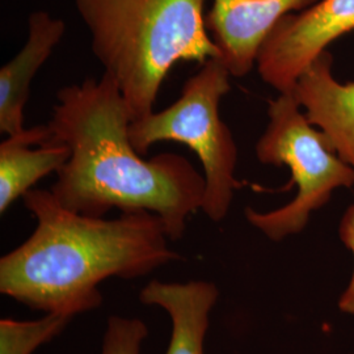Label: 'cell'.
Segmentation results:
<instances>
[{
    "label": "cell",
    "instance_id": "1",
    "mask_svg": "<svg viewBox=\"0 0 354 354\" xmlns=\"http://www.w3.org/2000/svg\"><path fill=\"white\" fill-rule=\"evenodd\" d=\"M133 115L118 84L106 73L58 91L48 127L70 158L51 193L66 209L104 218L150 212L180 241L190 215L203 209L205 177L187 158L165 152L142 159L129 137Z\"/></svg>",
    "mask_w": 354,
    "mask_h": 354
},
{
    "label": "cell",
    "instance_id": "2",
    "mask_svg": "<svg viewBox=\"0 0 354 354\" xmlns=\"http://www.w3.org/2000/svg\"><path fill=\"white\" fill-rule=\"evenodd\" d=\"M23 201L37 226L0 259V292L32 310L74 317L102 306V281L138 279L181 260L150 212L114 219L79 214L51 190L30 189Z\"/></svg>",
    "mask_w": 354,
    "mask_h": 354
},
{
    "label": "cell",
    "instance_id": "3",
    "mask_svg": "<svg viewBox=\"0 0 354 354\" xmlns=\"http://www.w3.org/2000/svg\"><path fill=\"white\" fill-rule=\"evenodd\" d=\"M207 0H75L96 59L118 84L133 121L153 112L177 62L222 58L205 21Z\"/></svg>",
    "mask_w": 354,
    "mask_h": 354
},
{
    "label": "cell",
    "instance_id": "4",
    "mask_svg": "<svg viewBox=\"0 0 354 354\" xmlns=\"http://www.w3.org/2000/svg\"><path fill=\"white\" fill-rule=\"evenodd\" d=\"M231 76L221 58H210L184 83L176 102L129 127L130 140L140 155L159 142H178L197 153L206 184L201 210L213 222L227 216L239 184L235 178L238 146L219 115L221 100L231 89Z\"/></svg>",
    "mask_w": 354,
    "mask_h": 354
},
{
    "label": "cell",
    "instance_id": "5",
    "mask_svg": "<svg viewBox=\"0 0 354 354\" xmlns=\"http://www.w3.org/2000/svg\"><path fill=\"white\" fill-rule=\"evenodd\" d=\"M268 117L266 131L256 142V158L263 165L289 167L290 184L298 192L288 205L268 213L247 207L245 218L269 239L279 241L301 232L335 190L354 187V168L327 134L310 122L292 92L270 100Z\"/></svg>",
    "mask_w": 354,
    "mask_h": 354
},
{
    "label": "cell",
    "instance_id": "6",
    "mask_svg": "<svg viewBox=\"0 0 354 354\" xmlns=\"http://www.w3.org/2000/svg\"><path fill=\"white\" fill-rule=\"evenodd\" d=\"M354 30V0H319L282 17L256 57L263 82L279 93L292 92L298 77L337 38Z\"/></svg>",
    "mask_w": 354,
    "mask_h": 354
},
{
    "label": "cell",
    "instance_id": "7",
    "mask_svg": "<svg viewBox=\"0 0 354 354\" xmlns=\"http://www.w3.org/2000/svg\"><path fill=\"white\" fill-rule=\"evenodd\" d=\"M319 0H213L206 28L221 50L230 74L243 77L256 67V57L269 32L290 13Z\"/></svg>",
    "mask_w": 354,
    "mask_h": 354
},
{
    "label": "cell",
    "instance_id": "8",
    "mask_svg": "<svg viewBox=\"0 0 354 354\" xmlns=\"http://www.w3.org/2000/svg\"><path fill=\"white\" fill-rule=\"evenodd\" d=\"M332 64L330 53H322L298 77L292 93L310 122L354 168V83H340Z\"/></svg>",
    "mask_w": 354,
    "mask_h": 354
},
{
    "label": "cell",
    "instance_id": "9",
    "mask_svg": "<svg viewBox=\"0 0 354 354\" xmlns=\"http://www.w3.org/2000/svg\"><path fill=\"white\" fill-rule=\"evenodd\" d=\"M66 26L45 11L28 19V38L23 49L0 68V131L12 136L23 131L24 108L38 70L50 58L64 37Z\"/></svg>",
    "mask_w": 354,
    "mask_h": 354
},
{
    "label": "cell",
    "instance_id": "10",
    "mask_svg": "<svg viewBox=\"0 0 354 354\" xmlns=\"http://www.w3.org/2000/svg\"><path fill=\"white\" fill-rule=\"evenodd\" d=\"M70 158L68 147L55 140L48 125L7 136L0 143V213L44 177L58 172Z\"/></svg>",
    "mask_w": 354,
    "mask_h": 354
},
{
    "label": "cell",
    "instance_id": "11",
    "mask_svg": "<svg viewBox=\"0 0 354 354\" xmlns=\"http://www.w3.org/2000/svg\"><path fill=\"white\" fill-rule=\"evenodd\" d=\"M218 297V288L207 281L178 283L152 279L140 292L142 304L159 306L171 317L172 332L165 354H205L209 315Z\"/></svg>",
    "mask_w": 354,
    "mask_h": 354
},
{
    "label": "cell",
    "instance_id": "12",
    "mask_svg": "<svg viewBox=\"0 0 354 354\" xmlns=\"http://www.w3.org/2000/svg\"><path fill=\"white\" fill-rule=\"evenodd\" d=\"M71 319L61 314H45L30 322L1 319L0 354H32L38 346L58 336Z\"/></svg>",
    "mask_w": 354,
    "mask_h": 354
},
{
    "label": "cell",
    "instance_id": "13",
    "mask_svg": "<svg viewBox=\"0 0 354 354\" xmlns=\"http://www.w3.org/2000/svg\"><path fill=\"white\" fill-rule=\"evenodd\" d=\"M149 336L147 326L140 319L111 317L102 340V354H140Z\"/></svg>",
    "mask_w": 354,
    "mask_h": 354
},
{
    "label": "cell",
    "instance_id": "14",
    "mask_svg": "<svg viewBox=\"0 0 354 354\" xmlns=\"http://www.w3.org/2000/svg\"><path fill=\"white\" fill-rule=\"evenodd\" d=\"M340 238L342 241L352 251L354 257V205L351 206L342 215L340 223ZM340 308L344 313L354 315V269L349 286L340 298Z\"/></svg>",
    "mask_w": 354,
    "mask_h": 354
}]
</instances>
